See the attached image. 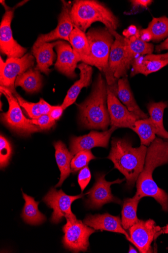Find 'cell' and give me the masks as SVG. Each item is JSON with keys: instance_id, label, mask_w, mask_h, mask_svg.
<instances>
[{"instance_id": "ffe728a7", "label": "cell", "mask_w": 168, "mask_h": 253, "mask_svg": "<svg viewBox=\"0 0 168 253\" xmlns=\"http://www.w3.org/2000/svg\"><path fill=\"white\" fill-rule=\"evenodd\" d=\"M139 32L135 36L125 38V65L128 71L136 57L151 54L154 51L153 44L141 41L139 38Z\"/></svg>"}, {"instance_id": "d4e9b609", "label": "cell", "mask_w": 168, "mask_h": 253, "mask_svg": "<svg viewBox=\"0 0 168 253\" xmlns=\"http://www.w3.org/2000/svg\"><path fill=\"white\" fill-rule=\"evenodd\" d=\"M23 198L26 203L21 215L23 221L32 225H38L44 223L46 218L38 210L39 202L35 201L34 198L22 192Z\"/></svg>"}, {"instance_id": "8992f818", "label": "cell", "mask_w": 168, "mask_h": 253, "mask_svg": "<svg viewBox=\"0 0 168 253\" xmlns=\"http://www.w3.org/2000/svg\"><path fill=\"white\" fill-rule=\"evenodd\" d=\"M1 93L6 97L9 103L8 111L1 114V121L6 126L24 136L41 131L38 126L32 123L31 120L25 116L17 99L10 90L1 86Z\"/></svg>"}, {"instance_id": "9c48e42d", "label": "cell", "mask_w": 168, "mask_h": 253, "mask_svg": "<svg viewBox=\"0 0 168 253\" xmlns=\"http://www.w3.org/2000/svg\"><path fill=\"white\" fill-rule=\"evenodd\" d=\"M84 195L69 196L62 190L57 191L55 188H52L42 200L54 210L51 218V222L54 224L60 223L65 218L66 220L76 221V215L72 212L71 206L75 200L82 198Z\"/></svg>"}, {"instance_id": "8fae6325", "label": "cell", "mask_w": 168, "mask_h": 253, "mask_svg": "<svg viewBox=\"0 0 168 253\" xmlns=\"http://www.w3.org/2000/svg\"><path fill=\"white\" fill-rule=\"evenodd\" d=\"M34 64V58L31 53L26 54L20 58H8L4 62L1 57L0 64V84L1 86L16 93L15 83L17 78L25 73Z\"/></svg>"}, {"instance_id": "4dcf8cb0", "label": "cell", "mask_w": 168, "mask_h": 253, "mask_svg": "<svg viewBox=\"0 0 168 253\" xmlns=\"http://www.w3.org/2000/svg\"><path fill=\"white\" fill-rule=\"evenodd\" d=\"M152 35V41L159 42L168 37V18H154L147 28Z\"/></svg>"}, {"instance_id": "4fadbf2b", "label": "cell", "mask_w": 168, "mask_h": 253, "mask_svg": "<svg viewBox=\"0 0 168 253\" xmlns=\"http://www.w3.org/2000/svg\"><path fill=\"white\" fill-rule=\"evenodd\" d=\"M162 228L152 219L139 221L129 229L132 244L140 253H151V244L160 235Z\"/></svg>"}, {"instance_id": "ba28073f", "label": "cell", "mask_w": 168, "mask_h": 253, "mask_svg": "<svg viewBox=\"0 0 168 253\" xmlns=\"http://www.w3.org/2000/svg\"><path fill=\"white\" fill-rule=\"evenodd\" d=\"M64 236L62 243L65 249L74 253L86 252L89 246V237L96 230L81 220H67L63 227Z\"/></svg>"}, {"instance_id": "7bdbcfd3", "label": "cell", "mask_w": 168, "mask_h": 253, "mask_svg": "<svg viewBox=\"0 0 168 253\" xmlns=\"http://www.w3.org/2000/svg\"><path fill=\"white\" fill-rule=\"evenodd\" d=\"M128 253H138L137 250L134 249L133 246H132L131 245L130 246V250L129 251V252Z\"/></svg>"}, {"instance_id": "4316f807", "label": "cell", "mask_w": 168, "mask_h": 253, "mask_svg": "<svg viewBox=\"0 0 168 253\" xmlns=\"http://www.w3.org/2000/svg\"><path fill=\"white\" fill-rule=\"evenodd\" d=\"M168 107L167 102H151L147 106L150 119L155 127L156 134L165 140H168V132L164 126L163 117L164 110Z\"/></svg>"}, {"instance_id": "d6986e66", "label": "cell", "mask_w": 168, "mask_h": 253, "mask_svg": "<svg viewBox=\"0 0 168 253\" xmlns=\"http://www.w3.org/2000/svg\"><path fill=\"white\" fill-rule=\"evenodd\" d=\"M87 225L98 231H106L122 234L132 243V240L128 233L124 228L122 220L119 216H114L108 213L103 214L88 215L83 220Z\"/></svg>"}, {"instance_id": "9a60e30c", "label": "cell", "mask_w": 168, "mask_h": 253, "mask_svg": "<svg viewBox=\"0 0 168 253\" xmlns=\"http://www.w3.org/2000/svg\"><path fill=\"white\" fill-rule=\"evenodd\" d=\"M118 128L111 126L103 132L91 131L89 134L80 136H71L69 150L75 155L81 151H89L95 147L107 148L112 133Z\"/></svg>"}, {"instance_id": "f35d334b", "label": "cell", "mask_w": 168, "mask_h": 253, "mask_svg": "<svg viewBox=\"0 0 168 253\" xmlns=\"http://www.w3.org/2000/svg\"><path fill=\"white\" fill-rule=\"evenodd\" d=\"M139 38L143 42H148L152 40V35L148 29H143L140 30Z\"/></svg>"}, {"instance_id": "d590c367", "label": "cell", "mask_w": 168, "mask_h": 253, "mask_svg": "<svg viewBox=\"0 0 168 253\" xmlns=\"http://www.w3.org/2000/svg\"><path fill=\"white\" fill-rule=\"evenodd\" d=\"M91 178V173L88 166L80 170L78 176V181L82 193L88 185Z\"/></svg>"}, {"instance_id": "2e32d148", "label": "cell", "mask_w": 168, "mask_h": 253, "mask_svg": "<svg viewBox=\"0 0 168 253\" xmlns=\"http://www.w3.org/2000/svg\"><path fill=\"white\" fill-rule=\"evenodd\" d=\"M107 102L111 126L132 129L138 119L119 101L108 87Z\"/></svg>"}, {"instance_id": "3957f363", "label": "cell", "mask_w": 168, "mask_h": 253, "mask_svg": "<svg viewBox=\"0 0 168 253\" xmlns=\"http://www.w3.org/2000/svg\"><path fill=\"white\" fill-rule=\"evenodd\" d=\"M107 101V85L101 74H99L93 84L90 96L78 105L80 124L88 129L107 130L110 125Z\"/></svg>"}, {"instance_id": "52a82bcc", "label": "cell", "mask_w": 168, "mask_h": 253, "mask_svg": "<svg viewBox=\"0 0 168 253\" xmlns=\"http://www.w3.org/2000/svg\"><path fill=\"white\" fill-rule=\"evenodd\" d=\"M115 40L112 44L108 60V77L106 79L108 88L117 97L118 81L128 77L125 65V37L117 33L113 35Z\"/></svg>"}, {"instance_id": "277c9868", "label": "cell", "mask_w": 168, "mask_h": 253, "mask_svg": "<svg viewBox=\"0 0 168 253\" xmlns=\"http://www.w3.org/2000/svg\"><path fill=\"white\" fill-rule=\"evenodd\" d=\"M70 17L75 26L85 33L94 22H101L110 33L116 32L119 21L103 3L95 0H76L71 6Z\"/></svg>"}, {"instance_id": "7402d4cb", "label": "cell", "mask_w": 168, "mask_h": 253, "mask_svg": "<svg viewBox=\"0 0 168 253\" xmlns=\"http://www.w3.org/2000/svg\"><path fill=\"white\" fill-rule=\"evenodd\" d=\"M117 97L138 120L149 118L148 114L143 112L137 105L131 88L128 77L120 79L118 81Z\"/></svg>"}, {"instance_id": "f1b7e54d", "label": "cell", "mask_w": 168, "mask_h": 253, "mask_svg": "<svg viewBox=\"0 0 168 253\" xmlns=\"http://www.w3.org/2000/svg\"><path fill=\"white\" fill-rule=\"evenodd\" d=\"M132 129L139 136L141 145L149 147L157 137L155 127L150 118L136 121Z\"/></svg>"}, {"instance_id": "484cf974", "label": "cell", "mask_w": 168, "mask_h": 253, "mask_svg": "<svg viewBox=\"0 0 168 253\" xmlns=\"http://www.w3.org/2000/svg\"><path fill=\"white\" fill-rule=\"evenodd\" d=\"M69 42L78 61L87 64L90 50L86 34L74 26L69 36Z\"/></svg>"}, {"instance_id": "8d00e7d4", "label": "cell", "mask_w": 168, "mask_h": 253, "mask_svg": "<svg viewBox=\"0 0 168 253\" xmlns=\"http://www.w3.org/2000/svg\"><path fill=\"white\" fill-rule=\"evenodd\" d=\"M131 2L133 9L137 10L139 8H147L153 1L151 0H133Z\"/></svg>"}, {"instance_id": "6da1fadb", "label": "cell", "mask_w": 168, "mask_h": 253, "mask_svg": "<svg viewBox=\"0 0 168 253\" xmlns=\"http://www.w3.org/2000/svg\"><path fill=\"white\" fill-rule=\"evenodd\" d=\"M168 164V140L156 137L148 148L145 166L136 181L134 196L140 200L146 197L154 198L165 212H168V195L157 186L153 173L157 168Z\"/></svg>"}, {"instance_id": "e575fe53", "label": "cell", "mask_w": 168, "mask_h": 253, "mask_svg": "<svg viewBox=\"0 0 168 253\" xmlns=\"http://www.w3.org/2000/svg\"><path fill=\"white\" fill-rule=\"evenodd\" d=\"M31 122L34 125L38 126L41 130H49L56 125V121L49 114L42 115L37 119H32Z\"/></svg>"}, {"instance_id": "7a4b0ae2", "label": "cell", "mask_w": 168, "mask_h": 253, "mask_svg": "<svg viewBox=\"0 0 168 253\" xmlns=\"http://www.w3.org/2000/svg\"><path fill=\"white\" fill-rule=\"evenodd\" d=\"M148 148L141 145L133 147L128 139L113 137L111 149L107 157L114 164V168L123 174L129 188H133L142 171Z\"/></svg>"}, {"instance_id": "b9f144b4", "label": "cell", "mask_w": 168, "mask_h": 253, "mask_svg": "<svg viewBox=\"0 0 168 253\" xmlns=\"http://www.w3.org/2000/svg\"><path fill=\"white\" fill-rule=\"evenodd\" d=\"M162 234H168V224L165 227L162 228L160 235Z\"/></svg>"}, {"instance_id": "60d3db41", "label": "cell", "mask_w": 168, "mask_h": 253, "mask_svg": "<svg viewBox=\"0 0 168 253\" xmlns=\"http://www.w3.org/2000/svg\"><path fill=\"white\" fill-rule=\"evenodd\" d=\"M163 50H168V37L164 42L156 46V52H160Z\"/></svg>"}, {"instance_id": "e0dca14e", "label": "cell", "mask_w": 168, "mask_h": 253, "mask_svg": "<svg viewBox=\"0 0 168 253\" xmlns=\"http://www.w3.org/2000/svg\"><path fill=\"white\" fill-rule=\"evenodd\" d=\"M168 65V52L163 54H149L136 57L133 62L131 77L138 74L147 76L161 70Z\"/></svg>"}, {"instance_id": "603a6c76", "label": "cell", "mask_w": 168, "mask_h": 253, "mask_svg": "<svg viewBox=\"0 0 168 253\" xmlns=\"http://www.w3.org/2000/svg\"><path fill=\"white\" fill-rule=\"evenodd\" d=\"M58 42L59 41L45 43L38 48L33 49V55L37 62V65L35 68L36 70L46 75H49L51 72L50 67L53 65L56 57L54 48L56 47Z\"/></svg>"}, {"instance_id": "83f0119b", "label": "cell", "mask_w": 168, "mask_h": 253, "mask_svg": "<svg viewBox=\"0 0 168 253\" xmlns=\"http://www.w3.org/2000/svg\"><path fill=\"white\" fill-rule=\"evenodd\" d=\"M42 86V76L40 72L32 68L18 76L15 83V87L21 86L27 93L32 94L40 91Z\"/></svg>"}, {"instance_id": "30bf717a", "label": "cell", "mask_w": 168, "mask_h": 253, "mask_svg": "<svg viewBox=\"0 0 168 253\" xmlns=\"http://www.w3.org/2000/svg\"><path fill=\"white\" fill-rule=\"evenodd\" d=\"M105 175L99 173L95 175V183L93 187L88 192L87 199L85 200V206L88 209L100 210L102 206L109 203L121 204V200L114 197L111 190V186L113 184L121 183L126 180L117 179L109 182L106 180Z\"/></svg>"}, {"instance_id": "5b68a950", "label": "cell", "mask_w": 168, "mask_h": 253, "mask_svg": "<svg viewBox=\"0 0 168 253\" xmlns=\"http://www.w3.org/2000/svg\"><path fill=\"white\" fill-rule=\"evenodd\" d=\"M90 54L87 64L94 66L108 77V60L114 36L105 27L92 28L86 34Z\"/></svg>"}, {"instance_id": "f546056e", "label": "cell", "mask_w": 168, "mask_h": 253, "mask_svg": "<svg viewBox=\"0 0 168 253\" xmlns=\"http://www.w3.org/2000/svg\"><path fill=\"white\" fill-rule=\"evenodd\" d=\"M140 200L135 196L125 200L122 212V223L125 230L129 229L139 219L137 217V209Z\"/></svg>"}, {"instance_id": "ab89813d", "label": "cell", "mask_w": 168, "mask_h": 253, "mask_svg": "<svg viewBox=\"0 0 168 253\" xmlns=\"http://www.w3.org/2000/svg\"><path fill=\"white\" fill-rule=\"evenodd\" d=\"M139 32L134 26H130L127 30L123 32V35L126 38H130L132 37L136 36Z\"/></svg>"}, {"instance_id": "7c38bea8", "label": "cell", "mask_w": 168, "mask_h": 253, "mask_svg": "<svg viewBox=\"0 0 168 253\" xmlns=\"http://www.w3.org/2000/svg\"><path fill=\"white\" fill-rule=\"evenodd\" d=\"M1 1L6 9L0 26V50L8 58H20L25 56L27 49L22 47L13 38L11 24L14 9L9 8Z\"/></svg>"}, {"instance_id": "74e56055", "label": "cell", "mask_w": 168, "mask_h": 253, "mask_svg": "<svg viewBox=\"0 0 168 253\" xmlns=\"http://www.w3.org/2000/svg\"><path fill=\"white\" fill-rule=\"evenodd\" d=\"M64 110L61 105L53 106L49 115L53 120L56 121L61 118Z\"/></svg>"}, {"instance_id": "5bb4252c", "label": "cell", "mask_w": 168, "mask_h": 253, "mask_svg": "<svg viewBox=\"0 0 168 253\" xmlns=\"http://www.w3.org/2000/svg\"><path fill=\"white\" fill-rule=\"evenodd\" d=\"M63 7L57 28L53 31L45 35H40L35 41L33 49L38 48L43 44L58 39H63L69 42V36L74 29V25L70 17L71 4L63 1Z\"/></svg>"}, {"instance_id": "1f68e13d", "label": "cell", "mask_w": 168, "mask_h": 253, "mask_svg": "<svg viewBox=\"0 0 168 253\" xmlns=\"http://www.w3.org/2000/svg\"><path fill=\"white\" fill-rule=\"evenodd\" d=\"M97 159L91 150L81 151L75 155L70 163L71 172L76 173L88 166L90 161Z\"/></svg>"}, {"instance_id": "44dd1931", "label": "cell", "mask_w": 168, "mask_h": 253, "mask_svg": "<svg viewBox=\"0 0 168 253\" xmlns=\"http://www.w3.org/2000/svg\"><path fill=\"white\" fill-rule=\"evenodd\" d=\"M77 68L80 71V80L72 85L67 91V94L61 105L64 110L74 104L82 89L84 87H87L92 83V67L90 65L82 62L78 65Z\"/></svg>"}, {"instance_id": "836d02e7", "label": "cell", "mask_w": 168, "mask_h": 253, "mask_svg": "<svg viewBox=\"0 0 168 253\" xmlns=\"http://www.w3.org/2000/svg\"><path fill=\"white\" fill-rule=\"evenodd\" d=\"M12 154V148L11 143L6 138L0 136V168H6L9 165Z\"/></svg>"}, {"instance_id": "d6a6232c", "label": "cell", "mask_w": 168, "mask_h": 253, "mask_svg": "<svg viewBox=\"0 0 168 253\" xmlns=\"http://www.w3.org/2000/svg\"><path fill=\"white\" fill-rule=\"evenodd\" d=\"M13 95L17 99L20 106L25 110L32 119H37L42 116L40 101L36 103L29 102L24 100L16 92Z\"/></svg>"}, {"instance_id": "ac0fdd59", "label": "cell", "mask_w": 168, "mask_h": 253, "mask_svg": "<svg viewBox=\"0 0 168 253\" xmlns=\"http://www.w3.org/2000/svg\"><path fill=\"white\" fill-rule=\"evenodd\" d=\"M56 50L58 55L55 64L57 70L70 79H74L77 78L75 70L79 61L70 45L66 42L59 41L56 46Z\"/></svg>"}, {"instance_id": "cb8c5ba5", "label": "cell", "mask_w": 168, "mask_h": 253, "mask_svg": "<svg viewBox=\"0 0 168 253\" xmlns=\"http://www.w3.org/2000/svg\"><path fill=\"white\" fill-rule=\"evenodd\" d=\"M53 145L56 150V162L61 171L60 181L55 187L58 188L62 186L71 173L70 163L74 155L68 150L65 144L61 141L55 142Z\"/></svg>"}]
</instances>
